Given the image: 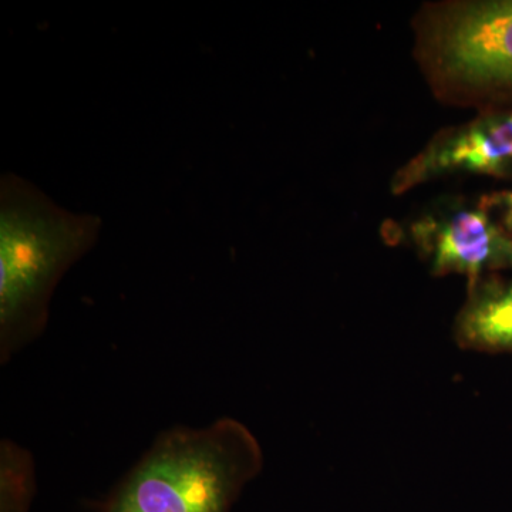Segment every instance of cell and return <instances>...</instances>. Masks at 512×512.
Masks as SVG:
<instances>
[{"label":"cell","mask_w":512,"mask_h":512,"mask_svg":"<svg viewBox=\"0 0 512 512\" xmlns=\"http://www.w3.org/2000/svg\"><path fill=\"white\" fill-rule=\"evenodd\" d=\"M487 177L512 185V106L477 111L466 123L441 128L394 171L390 192L404 195L443 178Z\"/></svg>","instance_id":"cell-4"},{"label":"cell","mask_w":512,"mask_h":512,"mask_svg":"<svg viewBox=\"0 0 512 512\" xmlns=\"http://www.w3.org/2000/svg\"><path fill=\"white\" fill-rule=\"evenodd\" d=\"M453 338L464 350L512 355V274L488 275L467 284Z\"/></svg>","instance_id":"cell-5"},{"label":"cell","mask_w":512,"mask_h":512,"mask_svg":"<svg viewBox=\"0 0 512 512\" xmlns=\"http://www.w3.org/2000/svg\"><path fill=\"white\" fill-rule=\"evenodd\" d=\"M262 466L261 444L241 421L173 429L128 474L106 512H229Z\"/></svg>","instance_id":"cell-2"},{"label":"cell","mask_w":512,"mask_h":512,"mask_svg":"<svg viewBox=\"0 0 512 512\" xmlns=\"http://www.w3.org/2000/svg\"><path fill=\"white\" fill-rule=\"evenodd\" d=\"M35 491V463L26 448L0 443V512H28Z\"/></svg>","instance_id":"cell-6"},{"label":"cell","mask_w":512,"mask_h":512,"mask_svg":"<svg viewBox=\"0 0 512 512\" xmlns=\"http://www.w3.org/2000/svg\"><path fill=\"white\" fill-rule=\"evenodd\" d=\"M480 200L497 221L512 234V185L501 190L485 192L480 195Z\"/></svg>","instance_id":"cell-7"},{"label":"cell","mask_w":512,"mask_h":512,"mask_svg":"<svg viewBox=\"0 0 512 512\" xmlns=\"http://www.w3.org/2000/svg\"><path fill=\"white\" fill-rule=\"evenodd\" d=\"M101 220L74 214L19 175L0 178V362L42 336L67 269L96 244Z\"/></svg>","instance_id":"cell-1"},{"label":"cell","mask_w":512,"mask_h":512,"mask_svg":"<svg viewBox=\"0 0 512 512\" xmlns=\"http://www.w3.org/2000/svg\"><path fill=\"white\" fill-rule=\"evenodd\" d=\"M431 276L463 275L467 284L512 274V234L480 197L444 195L407 222L403 234Z\"/></svg>","instance_id":"cell-3"}]
</instances>
